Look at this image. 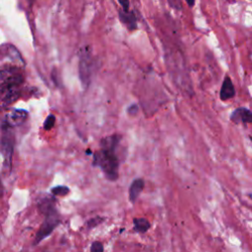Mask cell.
Here are the masks:
<instances>
[{"label": "cell", "instance_id": "1", "mask_svg": "<svg viewBox=\"0 0 252 252\" xmlns=\"http://www.w3.org/2000/svg\"><path fill=\"white\" fill-rule=\"evenodd\" d=\"M122 140L119 134H112L100 140V149L94 154L93 163L101 169L104 176L110 181H116L119 177L120 159L117 149Z\"/></svg>", "mask_w": 252, "mask_h": 252}, {"label": "cell", "instance_id": "2", "mask_svg": "<svg viewBox=\"0 0 252 252\" xmlns=\"http://www.w3.org/2000/svg\"><path fill=\"white\" fill-rule=\"evenodd\" d=\"M39 208L44 214V220L41 223L39 230L36 233L35 243L40 242L46 236H48L52 232V230L58 225V223L60 221L59 215L54 207L53 200L46 199L44 202L40 203Z\"/></svg>", "mask_w": 252, "mask_h": 252}, {"label": "cell", "instance_id": "3", "mask_svg": "<svg viewBox=\"0 0 252 252\" xmlns=\"http://www.w3.org/2000/svg\"><path fill=\"white\" fill-rule=\"evenodd\" d=\"M92 67H93V59H92L91 49L89 46H85L80 50V60H79V77L85 89L88 88L91 83Z\"/></svg>", "mask_w": 252, "mask_h": 252}, {"label": "cell", "instance_id": "4", "mask_svg": "<svg viewBox=\"0 0 252 252\" xmlns=\"http://www.w3.org/2000/svg\"><path fill=\"white\" fill-rule=\"evenodd\" d=\"M14 134L11 131V128L7 125L2 127V138H1V153L4 158V167L8 171L11 168L12 164V156L14 150Z\"/></svg>", "mask_w": 252, "mask_h": 252}, {"label": "cell", "instance_id": "5", "mask_svg": "<svg viewBox=\"0 0 252 252\" xmlns=\"http://www.w3.org/2000/svg\"><path fill=\"white\" fill-rule=\"evenodd\" d=\"M21 90L18 86L0 87V109H4L12 105L19 99Z\"/></svg>", "mask_w": 252, "mask_h": 252}, {"label": "cell", "instance_id": "6", "mask_svg": "<svg viewBox=\"0 0 252 252\" xmlns=\"http://www.w3.org/2000/svg\"><path fill=\"white\" fill-rule=\"evenodd\" d=\"M22 82L23 76L16 67L0 68V87L18 86Z\"/></svg>", "mask_w": 252, "mask_h": 252}, {"label": "cell", "instance_id": "7", "mask_svg": "<svg viewBox=\"0 0 252 252\" xmlns=\"http://www.w3.org/2000/svg\"><path fill=\"white\" fill-rule=\"evenodd\" d=\"M28 117V112L24 109H12L5 114L4 122L5 125L9 127L19 126L26 121Z\"/></svg>", "mask_w": 252, "mask_h": 252}, {"label": "cell", "instance_id": "8", "mask_svg": "<svg viewBox=\"0 0 252 252\" xmlns=\"http://www.w3.org/2000/svg\"><path fill=\"white\" fill-rule=\"evenodd\" d=\"M234 124H252V111L246 107H237L229 115Z\"/></svg>", "mask_w": 252, "mask_h": 252}, {"label": "cell", "instance_id": "9", "mask_svg": "<svg viewBox=\"0 0 252 252\" xmlns=\"http://www.w3.org/2000/svg\"><path fill=\"white\" fill-rule=\"evenodd\" d=\"M236 94L235 87L229 76H225L222 80L221 87L220 90V98L222 101H227L230 98H233Z\"/></svg>", "mask_w": 252, "mask_h": 252}, {"label": "cell", "instance_id": "10", "mask_svg": "<svg viewBox=\"0 0 252 252\" xmlns=\"http://www.w3.org/2000/svg\"><path fill=\"white\" fill-rule=\"evenodd\" d=\"M118 16H119L120 22L127 28L128 31L133 32V31L137 30V28H138L137 17L131 9L129 11H123V10L119 9Z\"/></svg>", "mask_w": 252, "mask_h": 252}, {"label": "cell", "instance_id": "11", "mask_svg": "<svg viewBox=\"0 0 252 252\" xmlns=\"http://www.w3.org/2000/svg\"><path fill=\"white\" fill-rule=\"evenodd\" d=\"M145 187V180L141 177L135 178L132 183L129 186V190H128V196H129V201L134 204L139 196L141 195V193L143 192Z\"/></svg>", "mask_w": 252, "mask_h": 252}, {"label": "cell", "instance_id": "12", "mask_svg": "<svg viewBox=\"0 0 252 252\" xmlns=\"http://www.w3.org/2000/svg\"><path fill=\"white\" fill-rule=\"evenodd\" d=\"M4 52H5V56H6L7 60L10 61L11 63H13L15 66H24L25 65L20 53L13 45H10V44L6 45V49L4 50Z\"/></svg>", "mask_w": 252, "mask_h": 252}, {"label": "cell", "instance_id": "13", "mask_svg": "<svg viewBox=\"0 0 252 252\" xmlns=\"http://www.w3.org/2000/svg\"><path fill=\"white\" fill-rule=\"evenodd\" d=\"M151 227V222L146 218H134L133 219V228L136 232L143 234L147 232Z\"/></svg>", "mask_w": 252, "mask_h": 252}, {"label": "cell", "instance_id": "14", "mask_svg": "<svg viewBox=\"0 0 252 252\" xmlns=\"http://www.w3.org/2000/svg\"><path fill=\"white\" fill-rule=\"evenodd\" d=\"M51 192L55 196H65L69 193V188L66 186H56L51 189Z\"/></svg>", "mask_w": 252, "mask_h": 252}, {"label": "cell", "instance_id": "15", "mask_svg": "<svg viewBox=\"0 0 252 252\" xmlns=\"http://www.w3.org/2000/svg\"><path fill=\"white\" fill-rule=\"evenodd\" d=\"M54 123H55V117L54 115H49L47 116V118L45 119L44 123H43V128L45 130H50L53 126H54Z\"/></svg>", "mask_w": 252, "mask_h": 252}, {"label": "cell", "instance_id": "16", "mask_svg": "<svg viewBox=\"0 0 252 252\" xmlns=\"http://www.w3.org/2000/svg\"><path fill=\"white\" fill-rule=\"evenodd\" d=\"M91 252H103V244L100 241L93 242L91 246Z\"/></svg>", "mask_w": 252, "mask_h": 252}, {"label": "cell", "instance_id": "17", "mask_svg": "<svg viewBox=\"0 0 252 252\" xmlns=\"http://www.w3.org/2000/svg\"><path fill=\"white\" fill-rule=\"evenodd\" d=\"M118 3L120 5L121 10H123V11L130 10V0H118Z\"/></svg>", "mask_w": 252, "mask_h": 252}, {"label": "cell", "instance_id": "18", "mask_svg": "<svg viewBox=\"0 0 252 252\" xmlns=\"http://www.w3.org/2000/svg\"><path fill=\"white\" fill-rule=\"evenodd\" d=\"M138 110H139V107L137 104H131L127 108V112L129 115H136L138 113Z\"/></svg>", "mask_w": 252, "mask_h": 252}, {"label": "cell", "instance_id": "19", "mask_svg": "<svg viewBox=\"0 0 252 252\" xmlns=\"http://www.w3.org/2000/svg\"><path fill=\"white\" fill-rule=\"evenodd\" d=\"M102 221V219L101 218H94V219H92V220H90V221H89V226H91V227H93V226H95V225H97L99 222H101Z\"/></svg>", "mask_w": 252, "mask_h": 252}, {"label": "cell", "instance_id": "20", "mask_svg": "<svg viewBox=\"0 0 252 252\" xmlns=\"http://www.w3.org/2000/svg\"><path fill=\"white\" fill-rule=\"evenodd\" d=\"M185 2H186L187 5H188L189 7H191V8L195 5V0H185Z\"/></svg>", "mask_w": 252, "mask_h": 252}]
</instances>
